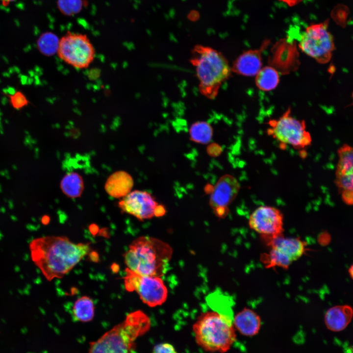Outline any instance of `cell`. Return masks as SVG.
<instances>
[{
    "mask_svg": "<svg viewBox=\"0 0 353 353\" xmlns=\"http://www.w3.org/2000/svg\"><path fill=\"white\" fill-rule=\"evenodd\" d=\"M288 6L292 7L301 3L303 0H278Z\"/></svg>",
    "mask_w": 353,
    "mask_h": 353,
    "instance_id": "cell-29",
    "label": "cell"
},
{
    "mask_svg": "<svg viewBox=\"0 0 353 353\" xmlns=\"http://www.w3.org/2000/svg\"><path fill=\"white\" fill-rule=\"evenodd\" d=\"M158 205L149 193L141 190L130 192L118 203L119 207L123 212L140 220L156 216Z\"/></svg>",
    "mask_w": 353,
    "mask_h": 353,
    "instance_id": "cell-13",
    "label": "cell"
},
{
    "mask_svg": "<svg viewBox=\"0 0 353 353\" xmlns=\"http://www.w3.org/2000/svg\"><path fill=\"white\" fill-rule=\"evenodd\" d=\"M57 4L60 12L66 16H73L81 11L82 0H57Z\"/></svg>",
    "mask_w": 353,
    "mask_h": 353,
    "instance_id": "cell-24",
    "label": "cell"
},
{
    "mask_svg": "<svg viewBox=\"0 0 353 353\" xmlns=\"http://www.w3.org/2000/svg\"><path fill=\"white\" fill-rule=\"evenodd\" d=\"M4 6H7L10 2L15 0H0Z\"/></svg>",
    "mask_w": 353,
    "mask_h": 353,
    "instance_id": "cell-30",
    "label": "cell"
},
{
    "mask_svg": "<svg viewBox=\"0 0 353 353\" xmlns=\"http://www.w3.org/2000/svg\"><path fill=\"white\" fill-rule=\"evenodd\" d=\"M190 62L195 69L200 93L207 99H214L232 72L226 58L211 47L197 45L192 49Z\"/></svg>",
    "mask_w": 353,
    "mask_h": 353,
    "instance_id": "cell-5",
    "label": "cell"
},
{
    "mask_svg": "<svg viewBox=\"0 0 353 353\" xmlns=\"http://www.w3.org/2000/svg\"><path fill=\"white\" fill-rule=\"evenodd\" d=\"M60 39L54 33L47 31L43 33L37 40V47L44 55L51 56L57 53Z\"/></svg>",
    "mask_w": 353,
    "mask_h": 353,
    "instance_id": "cell-22",
    "label": "cell"
},
{
    "mask_svg": "<svg viewBox=\"0 0 353 353\" xmlns=\"http://www.w3.org/2000/svg\"><path fill=\"white\" fill-rule=\"evenodd\" d=\"M342 201L348 205H353V191H345L340 193Z\"/></svg>",
    "mask_w": 353,
    "mask_h": 353,
    "instance_id": "cell-28",
    "label": "cell"
},
{
    "mask_svg": "<svg viewBox=\"0 0 353 353\" xmlns=\"http://www.w3.org/2000/svg\"><path fill=\"white\" fill-rule=\"evenodd\" d=\"M9 101L12 106L15 109L20 110L27 106L29 101L20 91H17L12 94L8 95Z\"/></svg>",
    "mask_w": 353,
    "mask_h": 353,
    "instance_id": "cell-25",
    "label": "cell"
},
{
    "mask_svg": "<svg viewBox=\"0 0 353 353\" xmlns=\"http://www.w3.org/2000/svg\"><path fill=\"white\" fill-rule=\"evenodd\" d=\"M279 82V74L277 71L272 66H266L262 67L255 75V84L262 91H270L275 89Z\"/></svg>",
    "mask_w": 353,
    "mask_h": 353,
    "instance_id": "cell-19",
    "label": "cell"
},
{
    "mask_svg": "<svg viewBox=\"0 0 353 353\" xmlns=\"http://www.w3.org/2000/svg\"><path fill=\"white\" fill-rule=\"evenodd\" d=\"M328 20L307 26L300 36L299 47L320 64L328 63L335 50L333 36L328 30Z\"/></svg>",
    "mask_w": 353,
    "mask_h": 353,
    "instance_id": "cell-6",
    "label": "cell"
},
{
    "mask_svg": "<svg viewBox=\"0 0 353 353\" xmlns=\"http://www.w3.org/2000/svg\"><path fill=\"white\" fill-rule=\"evenodd\" d=\"M240 190V184L233 176L227 174L221 176L213 188L209 205L216 216L224 217L227 208L234 200Z\"/></svg>",
    "mask_w": 353,
    "mask_h": 353,
    "instance_id": "cell-12",
    "label": "cell"
},
{
    "mask_svg": "<svg viewBox=\"0 0 353 353\" xmlns=\"http://www.w3.org/2000/svg\"><path fill=\"white\" fill-rule=\"evenodd\" d=\"M150 327V319L144 312H131L122 322L90 342L88 353H131L136 339Z\"/></svg>",
    "mask_w": 353,
    "mask_h": 353,
    "instance_id": "cell-3",
    "label": "cell"
},
{
    "mask_svg": "<svg viewBox=\"0 0 353 353\" xmlns=\"http://www.w3.org/2000/svg\"><path fill=\"white\" fill-rule=\"evenodd\" d=\"M349 273L351 278L353 279V264L349 269Z\"/></svg>",
    "mask_w": 353,
    "mask_h": 353,
    "instance_id": "cell-31",
    "label": "cell"
},
{
    "mask_svg": "<svg viewBox=\"0 0 353 353\" xmlns=\"http://www.w3.org/2000/svg\"><path fill=\"white\" fill-rule=\"evenodd\" d=\"M267 124V134L283 145L300 149L311 144L312 138L305 121L294 118L290 107L278 119L270 120Z\"/></svg>",
    "mask_w": 353,
    "mask_h": 353,
    "instance_id": "cell-7",
    "label": "cell"
},
{
    "mask_svg": "<svg viewBox=\"0 0 353 353\" xmlns=\"http://www.w3.org/2000/svg\"><path fill=\"white\" fill-rule=\"evenodd\" d=\"M189 133L192 141L206 144L212 139L213 128L211 126L205 121H197L191 125Z\"/></svg>",
    "mask_w": 353,
    "mask_h": 353,
    "instance_id": "cell-23",
    "label": "cell"
},
{
    "mask_svg": "<svg viewBox=\"0 0 353 353\" xmlns=\"http://www.w3.org/2000/svg\"><path fill=\"white\" fill-rule=\"evenodd\" d=\"M31 257L46 278H60L90 251L89 243H75L65 236L35 238L29 245Z\"/></svg>",
    "mask_w": 353,
    "mask_h": 353,
    "instance_id": "cell-1",
    "label": "cell"
},
{
    "mask_svg": "<svg viewBox=\"0 0 353 353\" xmlns=\"http://www.w3.org/2000/svg\"><path fill=\"white\" fill-rule=\"evenodd\" d=\"M124 280L126 289L136 292L149 306L160 305L167 298L168 290L161 277L140 275L126 268Z\"/></svg>",
    "mask_w": 353,
    "mask_h": 353,
    "instance_id": "cell-9",
    "label": "cell"
},
{
    "mask_svg": "<svg viewBox=\"0 0 353 353\" xmlns=\"http://www.w3.org/2000/svg\"><path fill=\"white\" fill-rule=\"evenodd\" d=\"M352 98H353V93L352 94Z\"/></svg>",
    "mask_w": 353,
    "mask_h": 353,
    "instance_id": "cell-32",
    "label": "cell"
},
{
    "mask_svg": "<svg viewBox=\"0 0 353 353\" xmlns=\"http://www.w3.org/2000/svg\"><path fill=\"white\" fill-rule=\"evenodd\" d=\"M353 317V309L348 305H336L330 308L326 313L325 322L327 328L333 331L344 329Z\"/></svg>",
    "mask_w": 353,
    "mask_h": 353,
    "instance_id": "cell-17",
    "label": "cell"
},
{
    "mask_svg": "<svg viewBox=\"0 0 353 353\" xmlns=\"http://www.w3.org/2000/svg\"><path fill=\"white\" fill-rule=\"evenodd\" d=\"M192 329L198 345L206 352L225 353L236 340L233 320L217 310L201 313Z\"/></svg>",
    "mask_w": 353,
    "mask_h": 353,
    "instance_id": "cell-4",
    "label": "cell"
},
{
    "mask_svg": "<svg viewBox=\"0 0 353 353\" xmlns=\"http://www.w3.org/2000/svg\"><path fill=\"white\" fill-rule=\"evenodd\" d=\"M271 250L265 255L264 262L267 267L288 268L294 261L300 258L306 251V244L298 238L278 236L267 243Z\"/></svg>",
    "mask_w": 353,
    "mask_h": 353,
    "instance_id": "cell-10",
    "label": "cell"
},
{
    "mask_svg": "<svg viewBox=\"0 0 353 353\" xmlns=\"http://www.w3.org/2000/svg\"><path fill=\"white\" fill-rule=\"evenodd\" d=\"M152 353H178L174 347L168 343H159L155 345Z\"/></svg>",
    "mask_w": 353,
    "mask_h": 353,
    "instance_id": "cell-27",
    "label": "cell"
},
{
    "mask_svg": "<svg viewBox=\"0 0 353 353\" xmlns=\"http://www.w3.org/2000/svg\"><path fill=\"white\" fill-rule=\"evenodd\" d=\"M348 10L345 6L339 5L333 10L332 17L336 22L342 26H344L348 16Z\"/></svg>",
    "mask_w": 353,
    "mask_h": 353,
    "instance_id": "cell-26",
    "label": "cell"
},
{
    "mask_svg": "<svg viewBox=\"0 0 353 353\" xmlns=\"http://www.w3.org/2000/svg\"><path fill=\"white\" fill-rule=\"evenodd\" d=\"M249 225L267 243L283 234V216L276 207L262 205L256 208L251 214Z\"/></svg>",
    "mask_w": 353,
    "mask_h": 353,
    "instance_id": "cell-11",
    "label": "cell"
},
{
    "mask_svg": "<svg viewBox=\"0 0 353 353\" xmlns=\"http://www.w3.org/2000/svg\"><path fill=\"white\" fill-rule=\"evenodd\" d=\"M334 182L340 193L353 191V147L344 144L337 150Z\"/></svg>",
    "mask_w": 353,
    "mask_h": 353,
    "instance_id": "cell-14",
    "label": "cell"
},
{
    "mask_svg": "<svg viewBox=\"0 0 353 353\" xmlns=\"http://www.w3.org/2000/svg\"><path fill=\"white\" fill-rule=\"evenodd\" d=\"M269 43L266 40L259 48L243 51L233 62L231 71L247 76H255L262 68V53Z\"/></svg>",
    "mask_w": 353,
    "mask_h": 353,
    "instance_id": "cell-15",
    "label": "cell"
},
{
    "mask_svg": "<svg viewBox=\"0 0 353 353\" xmlns=\"http://www.w3.org/2000/svg\"><path fill=\"white\" fill-rule=\"evenodd\" d=\"M133 186V179L127 172L120 171L113 173L106 180L105 189L110 196L120 198L128 195Z\"/></svg>",
    "mask_w": 353,
    "mask_h": 353,
    "instance_id": "cell-18",
    "label": "cell"
},
{
    "mask_svg": "<svg viewBox=\"0 0 353 353\" xmlns=\"http://www.w3.org/2000/svg\"><path fill=\"white\" fill-rule=\"evenodd\" d=\"M60 187L67 196L72 198L78 197L81 195L84 189L82 178L76 173H69L62 178Z\"/></svg>",
    "mask_w": 353,
    "mask_h": 353,
    "instance_id": "cell-20",
    "label": "cell"
},
{
    "mask_svg": "<svg viewBox=\"0 0 353 353\" xmlns=\"http://www.w3.org/2000/svg\"><path fill=\"white\" fill-rule=\"evenodd\" d=\"M57 54L67 64L83 69L93 61L95 50L86 34L68 31L60 39Z\"/></svg>",
    "mask_w": 353,
    "mask_h": 353,
    "instance_id": "cell-8",
    "label": "cell"
},
{
    "mask_svg": "<svg viewBox=\"0 0 353 353\" xmlns=\"http://www.w3.org/2000/svg\"><path fill=\"white\" fill-rule=\"evenodd\" d=\"M173 254L172 247L156 238L143 236L134 240L124 254L127 268L140 275L161 277Z\"/></svg>",
    "mask_w": 353,
    "mask_h": 353,
    "instance_id": "cell-2",
    "label": "cell"
},
{
    "mask_svg": "<svg viewBox=\"0 0 353 353\" xmlns=\"http://www.w3.org/2000/svg\"><path fill=\"white\" fill-rule=\"evenodd\" d=\"M95 306L93 300L86 296L78 298L73 307V314L75 319L81 322H90L94 318Z\"/></svg>",
    "mask_w": 353,
    "mask_h": 353,
    "instance_id": "cell-21",
    "label": "cell"
},
{
    "mask_svg": "<svg viewBox=\"0 0 353 353\" xmlns=\"http://www.w3.org/2000/svg\"><path fill=\"white\" fill-rule=\"evenodd\" d=\"M236 331L247 337L256 335L261 327L260 316L253 310L245 308L238 312L233 319Z\"/></svg>",
    "mask_w": 353,
    "mask_h": 353,
    "instance_id": "cell-16",
    "label": "cell"
}]
</instances>
